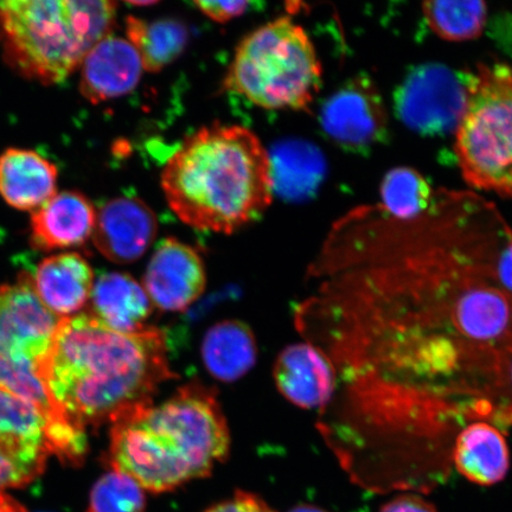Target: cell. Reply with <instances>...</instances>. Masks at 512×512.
Segmentation results:
<instances>
[{
  "label": "cell",
  "instance_id": "6da1fadb",
  "mask_svg": "<svg viewBox=\"0 0 512 512\" xmlns=\"http://www.w3.org/2000/svg\"><path fill=\"white\" fill-rule=\"evenodd\" d=\"M511 240L495 204L472 191H435L408 219L379 203L334 223L310 268L322 284L297 325L334 364L339 424L420 450L504 412L512 296L498 264Z\"/></svg>",
  "mask_w": 512,
  "mask_h": 512
},
{
  "label": "cell",
  "instance_id": "3957f363",
  "mask_svg": "<svg viewBox=\"0 0 512 512\" xmlns=\"http://www.w3.org/2000/svg\"><path fill=\"white\" fill-rule=\"evenodd\" d=\"M162 187L179 220L198 230L232 234L271 206L270 153L246 127H203L166 163Z\"/></svg>",
  "mask_w": 512,
  "mask_h": 512
},
{
  "label": "cell",
  "instance_id": "83f0119b",
  "mask_svg": "<svg viewBox=\"0 0 512 512\" xmlns=\"http://www.w3.org/2000/svg\"><path fill=\"white\" fill-rule=\"evenodd\" d=\"M198 10L215 22L227 23L245 14L248 2H195Z\"/></svg>",
  "mask_w": 512,
  "mask_h": 512
},
{
  "label": "cell",
  "instance_id": "ffe728a7",
  "mask_svg": "<svg viewBox=\"0 0 512 512\" xmlns=\"http://www.w3.org/2000/svg\"><path fill=\"white\" fill-rule=\"evenodd\" d=\"M91 300L92 315L120 332L144 329L152 312L144 286L127 273L102 274L94 283Z\"/></svg>",
  "mask_w": 512,
  "mask_h": 512
},
{
  "label": "cell",
  "instance_id": "d6986e66",
  "mask_svg": "<svg viewBox=\"0 0 512 512\" xmlns=\"http://www.w3.org/2000/svg\"><path fill=\"white\" fill-rule=\"evenodd\" d=\"M59 170L32 150L9 149L0 156V196L10 207L34 211L56 194Z\"/></svg>",
  "mask_w": 512,
  "mask_h": 512
},
{
  "label": "cell",
  "instance_id": "4fadbf2b",
  "mask_svg": "<svg viewBox=\"0 0 512 512\" xmlns=\"http://www.w3.org/2000/svg\"><path fill=\"white\" fill-rule=\"evenodd\" d=\"M157 230V217L144 201L119 197L100 209L92 238L106 259L131 264L151 247Z\"/></svg>",
  "mask_w": 512,
  "mask_h": 512
},
{
  "label": "cell",
  "instance_id": "ac0fdd59",
  "mask_svg": "<svg viewBox=\"0 0 512 512\" xmlns=\"http://www.w3.org/2000/svg\"><path fill=\"white\" fill-rule=\"evenodd\" d=\"M31 278L38 298L57 317L80 311L92 296L94 273L80 254L50 256Z\"/></svg>",
  "mask_w": 512,
  "mask_h": 512
},
{
  "label": "cell",
  "instance_id": "7c38bea8",
  "mask_svg": "<svg viewBox=\"0 0 512 512\" xmlns=\"http://www.w3.org/2000/svg\"><path fill=\"white\" fill-rule=\"evenodd\" d=\"M206 285V267L194 248L174 238L159 243L143 285L153 305L163 311H183L202 296Z\"/></svg>",
  "mask_w": 512,
  "mask_h": 512
},
{
  "label": "cell",
  "instance_id": "44dd1931",
  "mask_svg": "<svg viewBox=\"0 0 512 512\" xmlns=\"http://www.w3.org/2000/svg\"><path fill=\"white\" fill-rule=\"evenodd\" d=\"M201 354L211 376L222 382H234L255 366L258 347L247 324L240 320H224L208 330Z\"/></svg>",
  "mask_w": 512,
  "mask_h": 512
},
{
  "label": "cell",
  "instance_id": "f1b7e54d",
  "mask_svg": "<svg viewBox=\"0 0 512 512\" xmlns=\"http://www.w3.org/2000/svg\"><path fill=\"white\" fill-rule=\"evenodd\" d=\"M380 512H438L427 499L414 492H403L382 505Z\"/></svg>",
  "mask_w": 512,
  "mask_h": 512
},
{
  "label": "cell",
  "instance_id": "ba28073f",
  "mask_svg": "<svg viewBox=\"0 0 512 512\" xmlns=\"http://www.w3.org/2000/svg\"><path fill=\"white\" fill-rule=\"evenodd\" d=\"M61 319L38 298L30 274L0 287V360L43 367Z\"/></svg>",
  "mask_w": 512,
  "mask_h": 512
},
{
  "label": "cell",
  "instance_id": "5b68a950",
  "mask_svg": "<svg viewBox=\"0 0 512 512\" xmlns=\"http://www.w3.org/2000/svg\"><path fill=\"white\" fill-rule=\"evenodd\" d=\"M115 17L117 3L108 0L0 2L4 59L29 80L62 82L96 44L112 35Z\"/></svg>",
  "mask_w": 512,
  "mask_h": 512
},
{
  "label": "cell",
  "instance_id": "9a60e30c",
  "mask_svg": "<svg viewBox=\"0 0 512 512\" xmlns=\"http://www.w3.org/2000/svg\"><path fill=\"white\" fill-rule=\"evenodd\" d=\"M144 73L138 51L123 37L107 36L81 64L80 92L98 105L131 93Z\"/></svg>",
  "mask_w": 512,
  "mask_h": 512
},
{
  "label": "cell",
  "instance_id": "5bb4252c",
  "mask_svg": "<svg viewBox=\"0 0 512 512\" xmlns=\"http://www.w3.org/2000/svg\"><path fill=\"white\" fill-rule=\"evenodd\" d=\"M274 380L284 398L304 409H323L334 399L337 374L322 350L309 342L292 344L275 362Z\"/></svg>",
  "mask_w": 512,
  "mask_h": 512
},
{
  "label": "cell",
  "instance_id": "e0dca14e",
  "mask_svg": "<svg viewBox=\"0 0 512 512\" xmlns=\"http://www.w3.org/2000/svg\"><path fill=\"white\" fill-rule=\"evenodd\" d=\"M451 464L473 484L503 482L510 470V451L501 428L486 421L465 426L454 439Z\"/></svg>",
  "mask_w": 512,
  "mask_h": 512
},
{
  "label": "cell",
  "instance_id": "d4e9b609",
  "mask_svg": "<svg viewBox=\"0 0 512 512\" xmlns=\"http://www.w3.org/2000/svg\"><path fill=\"white\" fill-rule=\"evenodd\" d=\"M434 191L418 171L398 168L383 178L380 204L388 213L408 219L430 207Z\"/></svg>",
  "mask_w": 512,
  "mask_h": 512
},
{
  "label": "cell",
  "instance_id": "1f68e13d",
  "mask_svg": "<svg viewBox=\"0 0 512 512\" xmlns=\"http://www.w3.org/2000/svg\"><path fill=\"white\" fill-rule=\"evenodd\" d=\"M288 512H330V511L316 507V505L300 504V505H297L296 508H293L292 510H290Z\"/></svg>",
  "mask_w": 512,
  "mask_h": 512
},
{
  "label": "cell",
  "instance_id": "836d02e7",
  "mask_svg": "<svg viewBox=\"0 0 512 512\" xmlns=\"http://www.w3.org/2000/svg\"><path fill=\"white\" fill-rule=\"evenodd\" d=\"M132 6H151L157 4V2H128Z\"/></svg>",
  "mask_w": 512,
  "mask_h": 512
},
{
  "label": "cell",
  "instance_id": "484cf974",
  "mask_svg": "<svg viewBox=\"0 0 512 512\" xmlns=\"http://www.w3.org/2000/svg\"><path fill=\"white\" fill-rule=\"evenodd\" d=\"M145 491L134 480L111 471L94 485L87 512H144Z\"/></svg>",
  "mask_w": 512,
  "mask_h": 512
},
{
  "label": "cell",
  "instance_id": "7a4b0ae2",
  "mask_svg": "<svg viewBox=\"0 0 512 512\" xmlns=\"http://www.w3.org/2000/svg\"><path fill=\"white\" fill-rule=\"evenodd\" d=\"M42 377L64 419L87 434L151 405L175 374L162 330L120 332L82 313L61 319Z\"/></svg>",
  "mask_w": 512,
  "mask_h": 512
},
{
  "label": "cell",
  "instance_id": "9c48e42d",
  "mask_svg": "<svg viewBox=\"0 0 512 512\" xmlns=\"http://www.w3.org/2000/svg\"><path fill=\"white\" fill-rule=\"evenodd\" d=\"M49 454L47 419L29 402L0 388V489L34 482L46 469Z\"/></svg>",
  "mask_w": 512,
  "mask_h": 512
},
{
  "label": "cell",
  "instance_id": "277c9868",
  "mask_svg": "<svg viewBox=\"0 0 512 512\" xmlns=\"http://www.w3.org/2000/svg\"><path fill=\"white\" fill-rule=\"evenodd\" d=\"M230 434L213 390L189 383L160 405L111 425L106 462L144 491L163 494L210 475L227 458Z\"/></svg>",
  "mask_w": 512,
  "mask_h": 512
},
{
  "label": "cell",
  "instance_id": "d6a6232c",
  "mask_svg": "<svg viewBox=\"0 0 512 512\" xmlns=\"http://www.w3.org/2000/svg\"><path fill=\"white\" fill-rule=\"evenodd\" d=\"M505 383H507L508 392L512 399V355L509 358L507 369H505Z\"/></svg>",
  "mask_w": 512,
  "mask_h": 512
},
{
  "label": "cell",
  "instance_id": "cb8c5ba5",
  "mask_svg": "<svg viewBox=\"0 0 512 512\" xmlns=\"http://www.w3.org/2000/svg\"><path fill=\"white\" fill-rule=\"evenodd\" d=\"M422 12L435 34L446 41L464 42L482 35L488 18L483 2H427Z\"/></svg>",
  "mask_w": 512,
  "mask_h": 512
},
{
  "label": "cell",
  "instance_id": "2e32d148",
  "mask_svg": "<svg viewBox=\"0 0 512 512\" xmlns=\"http://www.w3.org/2000/svg\"><path fill=\"white\" fill-rule=\"evenodd\" d=\"M98 211L78 191L56 192L31 214V245L40 251L81 246L92 238Z\"/></svg>",
  "mask_w": 512,
  "mask_h": 512
},
{
  "label": "cell",
  "instance_id": "4dcf8cb0",
  "mask_svg": "<svg viewBox=\"0 0 512 512\" xmlns=\"http://www.w3.org/2000/svg\"><path fill=\"white\" fill-rule=\"evenodd\" d=\"M0 512H28L21 504L0 491Z\"/></svg>",
  "mask_w": 512,
  "mask_h": 512
},
{
  "label": "cell",
  "instance_id": "f546056e",
  "mask_svg": "<svg viewBox=\"0 0 512 512\" xmlns=\"http://www.w3.org/2000/svg\"><path fill=\"white\" fill-rule=\"evenodd\" d=\"M498 280L504 290L512 296V240L504 249L498 265Z\"/></svg>",
  "mask_w": 512,
  "mask_h": 512
},
{
  "label": "cell",
  "instance_id": "30bf717a",
  "mask_svg": "<svg viewBox=\"0 0 512 512\" xmlns=\"http://www.w3.org/2000/svg\"><path fill=\"white\" fill-rule=\"evenodd\" d=\"M466 76L440 64L419 67L395 96L403 123L424 134L456 130L466 104Z\"/></svg>",
  "mask_w": 512,
  "mask_h": 512
},
{
  "label": "cell",
  "instance_id": "603a6c76",
  "mask_svg": "<svg viewBox=\"0 0 512 512\" xmlns=\"http://www.w3.org/2000/svg\"><path fill=\"white\" fill-rule=\"evenodd\" d=\"M127 41L138 51L146 72L157 73L183 54L189 30L176 19L147 22L136 16L126 19Z\"/></svg>",
  "mask_w": 512,
  "mask_h": 512
},
{
  "label": "cell",
  "instance_id": "8fae6325",
  "mask_svg": "<svg viewBox=\"0 0 512 512\" xmlns=\"http://www.w3.org/2000/svg\"><path fill=\"white\" fill-rule=\"evenodd\" d=\"M382 96L368 76H356L326 101L322 126L335 143L362 151L380 143L387 133Z\"/></svg>",
  "mask_w": 512,
  "mask_h": 512
},
{
  "label": "cell",
  "instance_id": "52a82bcc",
  "mask_svg": "<svg viewBox=\"0 0 512 512\" xmlns=\"http://www.w3.org/2000/svg\"><path fill=\"white\" fill-rule=\"evenodd\" d=\"M466 87L456 128L460 170L471 187L512 198V69L482 64Z\"/></svg>",
  "mask_w": 512,
  "mask_h": 512
},
{
  "label": "cell",
  "instance_id": "4316f807",
  "mask_svg": "<svg viewBox=\"0 0 512 512\" xmlns=\"http://www.w3.org/2000/svg\"><path fill=\"white\" fill-rule=\"evenodd\" d=\"M204 512H277L264 499L251 492L238 491L226 501L217 503Z\"/></svg>",
  "mask_w": 512,
  "mask_h": 512
},
{
  "label": "cell",
  "instance_id": "7402d4cb",
  "mask_svg": "<svg viewBox=\"0 0 512 512\" xmlns=\"http://www.w3.org/2000/svg\"><path fill=\"white\" fill-rule=\"evenodd\" d=\"M271 164L274 191L288 200L310 196L325 174L322 153L316 146L297 140L278 145Z\"/></svg>",
  "mask_w": 512,
  "mask_h": 512
},
{
  "label": "cell",
  "instance_id": "8992f818",
  "mask_svg": "<svg viewBox=\"0 0 512 512\" xmlns=\"http://www.w3.org/2000/svg\"><path fill=\"white\" fill-rule=\"evenodd\" d=\"M322 85V64L303 27L281 17L243 40L223 88L265 110H306Z\"/></svg>",
  "mask_w": 512,
  "mask_h": 512
}]
</instances>
